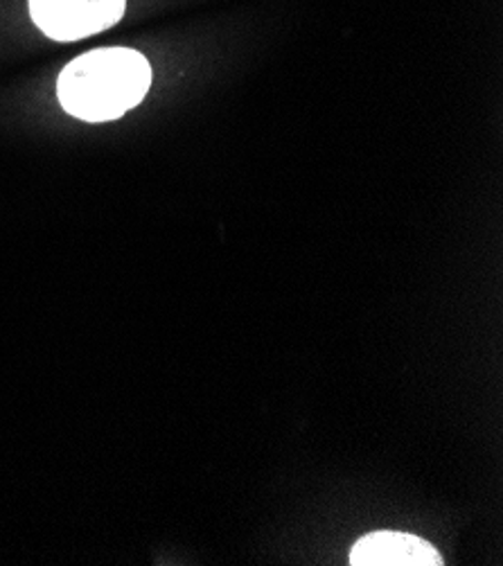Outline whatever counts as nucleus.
Returning <instances> with one entry per match:
<instances>
[{"mask_svg": "<svg viewBox=\"0 0 503 566\" xmlns=\"http://www.w3.org/2000/svg\"><path fill=\"white\" fill-rule=\"evenodd\" d=\"M151 86L147 56L132 48H97L75 60L57 80L66 113L84 123H111L136 108Z\"/></svg>", "mask_w": 503, "mask_h": 566, "instance_id": "obj_1", "label": "nucleus"}, {"mask_svg": "<svg viewBox=\"0 0 503 566\" xmlns=\"http://www.w3.org/2000/svg\"><path fill=\"white\" fill-rule=\"evenodd\" d=\"M353 566H442V555L418 535L400 531H375L364 535L350 551Z\"/></svg>", "mask_w": 503, "mask_h": 566, "instance_id": "obj_3", "label": "nucleus"}, {"mask_svg": "<svg viewBox=\"0 0 503 566\" xmlns=\"http://www.w3.org/2000/svg\"><path fill=\"white\" fill-rule=\"evenodd\" d=\"M127 0H30L34 25L54 41H82L114 28Z\"/></svg>", "mask_w": 503, "mask_h": 566, "instance_id": "obj_2", "label": "nucleus"}]
</instances>
